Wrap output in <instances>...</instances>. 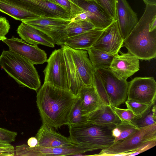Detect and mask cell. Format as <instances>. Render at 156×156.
Listing matches in <instances>:
<instances>
[{
	"label": "cell",
	"mask_w": 156,
	"mask_h": 156,
	"mask_svg": "<svg viewBox=\"0 0 156 156\" xmlns=\"http://www.w3.org/2000/svg\"><path fill=\"white\" fill-rule=\"evenodd\" d=\"M77 95L69 90L44 83L37 91L36 103L43 123L57 129L68 124Z\"/></svg>",
	"instance_id": "obj_1"
},
{
	"label": "cell",
	"mask_w": 156,
	"mask_h": 156,
	"mask_svg": "<svg viewBox=\"0 0 156 156\" xmlns=\"http://www.w3.org/2000/svg\"><path fill=\"white\" fill-rule=\"evenodd\" d=\"M146 5L138 23L124 39L123 46L139 59L149 60L156 57V29L149 30L151 21L156 17V5Z\"/></svg>",
	"instance_id": "obj_2"
},
{
	"label": "cell",
	"mask_w": 156,
	"mask_h": 156,
	"mask_svg": "<svg viewBox=\"0 0 156 156\" xmlns=\"http://www.w3.org/2000/svg\"><path fill=\"white\" fill-rule=\"evenodd\" d=\"M0 66L21 87L37 91L41 86L40 76L34 65L28 60L10 50H3Z\"/></svg>",
	"instance_id": "obj_3"
},
{
	"label": "cell",
	"mask_w": 156,
	"mask_h": 156,
	"mask_svg": "<svg viewBox=\"0 0 156 156\" xmlns=\"http://www.w3.org/2000/svg\"><path fill=\"white\" fill-rule=\"evenodd\" d=\"M116 125L101 126L89 122L68 126L69 137L74 144L84 146L89 151L103 150L111 146L115 138L112 130Z\"/></svg>",
	"instance_id": "obj_4"
},
{
	"label": "cell",
	"mask_w": 156,
	"mask_h": 156,
	"mask_svg": "<svg viewBox=\"0 0 156 156\" xmlns=\"http://www.w3.org/2000/svg\"><path fill=\"white\" fill-rule=\"evenodd\" d=\"M156 140V123L139 128L126 139L114 143L102 150L95 156H116L119 154L133 152L145 143Z\"/></svg>",
	"instance_id": "obj_5"
},
{
	"label": "cell",
	"mask_w": 156,
	"mask_h": 156,
	"mask_svg": "<svg viewBox=\"0 0 156 156\" xmlns=\"http://www.w3.org/2000/svg\"><path fill=\"white\" fill-rule=\"evenodd\" d=\"M47 64L43 71L44 83L58 88L69 90L65 59L62 49H55L47 59Z\"/></svg>",
	"instance_id": "obj_6"
},
{
	"label": "cell",
	"mask_w": 156,
	"mask_h": 156,
	"mask_svg": "<svg viewBox=\"0 0 156 156\" xmlns=\"http://www.w3.org/2000/svg\"><path fill=\"white\" fill-rule=\"evenodd\" d=\"M96 72L101 79L110 106L118 107L125 103L129 82L118 79L108 69H101Z\"/></svg>",
	"instance_id": "obj_7"
},
{
	"label": "cell",
	"mask_w": 156,
	"mask_h": 156,
	"mask_svg": "<svg viewBox=\"0 0 156 156\" xmlns=\"http://www.w3.org/2000/svg\"><path fill=\"white\" fill-rule=\"evenodd\" d=\"M71 21L70 19L58 17H41L22 22L42 32L61 46L68 37L66 27Z\"/></svg>",
	"instance_id": "obj_8"
},
{
	"label": "cell",
	"mask_w": 156,
	"mask_h": 156,
	"mask_svg": "<svg viewBox=\"0 0 156 156\" xmlns=\"http://www.w3.org/2000/svg\"><path fill=\"white\" fill-rule=\"evenodd\" d=\"M156 98L154 78L137 77L129 82L126 100L151 105L155 103Z\"/></svg>",
	"instance_id": "obj_9"
},
{
	"label": "cell",
	"mask_w": 156,
	"mask_h": 156,
	"mask_svg": "<svg viewBox=\"0 0 156 156\" xmlns=\"http://www.w3.org/2000/svg\"><path fill=\"white\" fill-rule=\"evenodd\" d=\"M89 151L87 148L75 144L69 147L46 148L37 146L30 147L27 144L17 146L15 156H65L81 154Z\"/></svg>",
	"instance_id": "obj_10"
},
{
	"label": "cell",
	"mask_w": 156,
	"mask_h": 156,
	"mask_svg": "<svg viewBox=\"0 0 156 156\" xmlns=\"http://www.w3.org/2000/svg\"><path fill=\"white\" fill-rule=\"evenodd\" d=\"M71 0L85 13L87 20L96 28L104 30L115 21L94 0Z\"/></svg>",
	"instance_id": "obj_11"
},
{
	"label": "cell",
	"mask_w": 156,
	"mask_h": 156,
	"mask_svg": "<svg viewBox=\"0 0 156 156\" xmlns=\"http://www.w3.org/2000/svg\"><path fill=\"white\" fill-rule=\"evenodd\" d=\"M3 41L9 47V50L26 58L34 65L42 64L47 62V54L37 45H32L23 40L12 36Z\"/></svg>",
	"instance_id": "obj_12"
},
{
	"label": "cell",
	"mask_w": 156,
	"mask_h": 156,
	"mask_svg": "<svg viewBox=\"0 0 156 156\" xmlns=\"http://www.w3.org/2000/svg\"><path fill=\"white\" fill-rule=\"evenodd\" d=\"M119 80H127L140 70L139 59L128 52L114 55L109 69Z\"/></svg>",
	"instance_id": "obj_13"
},
{
	"label": "cell",
	"mask_w": 156,
	"mask_h": 156,
	"mask_svg": "<svg viewBox=\"0 0 156 156\" xmlns=\"http://www.w3.org/2000/svg\"><path fill=\"white\" fill-rule=\"evenodd\" d=\"M123 41L115 20L104 30L92 47L114 55L123 46Z\"/></svg>",
	"instance_id": "obj_14"
},
{
	"label": "cell",
	"mask_w": 156,
	"mask_h": 156,
	"mask_svg": "<svg viewBox=\"0 0 156 156\" xmlns=\"http://www.w3.org/2000/svg\"><path fill=\"white\" fill-rule=\"evenodd\" d=\"M116 12L119 29L124 39L138 23L137 14L133 11L126 0H116Z\"/></svg>",
	"instance_id": "obj_15"
},
{
	"label": "cell",
	"mask_w": 156,
	"mask_h": 156,
	"mask_svg": "<svg viewBox=\"0 0 156 156\" xmlns=\"http://www.w3.org/2000/svg\"><path fill=\"white\" fill-rule=\"evenodd\" d=\"M36 137L37 146L46 148L69 147L74 145L69 137H67L56 132L53 128L43 124L38 130Z\"/></svg>",
	"instance_id": "obj_16"
},
{
	"label": "cell",
	"mask_w": 156,
	"mask_h": 156,
	"mask_svg": "<svg viewBox=\"0 0 156 156\" xmlns=\"http://www.w3.org/2000/svg\"><path fill=\"white\" fill-rule=\"evenodd\" d=\"M68 47L73 61L84 85L93 86L94 71L87 51Z\"/></svg>",
	"instance_id": "obj_17"
},
{
	"label": "cell",
	"mask_w": 156,
	"mask_h": 156,
	"mask_svg": "<svg viewBox=\"0 0 156 156\" xmlns=\"http://www.w3.org/2000/svg\"><path fill=\"white\" fill-rule=\"evenodd\" d=\"M16 31L21 39L28 44H41L51 48L55 46V42L50 37L24 22H22Z\"/></svg>",
	"instance_id": "obj_18"
},
{
	"label": "cell",
	"mask_w": 156,
	"mask_h": 156,
	"mask_svg": "<svg viewBox=\"0 0 156 156\" xmlns=\"http://www.w3.org/2000/svg\"><path fill=\"white\" fill-rule=\"evenodd\" d=\"M82 108L83 115L87 116L104 105L94 86H83L77 95Z\"/></svg>",
	"instance_id": "obj_19"
},
{
	"label": "cell",
	"mask_w": 156,
	"mask_h": 156,
	"mask_svg": "<svg viewBox=\"0 0 156 156\" xmlns=\"http://www.w3.org/2000/svg\"><path fill=\"white\" fill-rule=\"evenodd\" d=\"M104 30L94 28L80 34L68 37L64 44L76 49L87 50L92 47Z\"/></svg>",
	"instance_id": "obj_20"
},
{
	"label": "cell",
	"mask_w": 156,
	"mask_h": 156,
	"mask_svg": "<svg viewBox=\"0 0 156 156\" xmlns=\"http://www.w3.org/2000/svg\"><path fill=\"white\" fill-rule=\"evenodd\" d=\"M61 46L66 63L69 90L73 94L77 95L80 89L84 85L73 61L68 46L64 44Z\"/></svg>",
	"instance_id": "obj_21"
},
{
	"label": "cell",
	"mask_w": 156,
	"mask_h": 156,
	"mask_svg": "<svg viewBox=\"0 0 156 156\" xmlns=\"http://www.w3.org/2000/svg\"><path fill=\"white\" fill-rule=\"evenodd\" d=\"M87 117L88 122L99 126L116 125L121 122L111 106L105 105Z\"/></svg>",
	"instance_id": "obj_22"
},
{
	"label": "cell",
	"mask_w": 156,
	"mask_h": 156,
	"mask_svg": "<svg viewBox=\"0 0 156 156\" xmlns=\"http://www.w3.org/2000/svg\"><path fill=\"white\" fill-rule=\"evenodd\" d=\"M87 50L95 72L101 69H109L114 55L93 47Z\"/></svg>",
	"instance_id": "obj_23"
},
{
	"label": "cell",
	"mask_w": 156,
	"mask_h": 156,
	"mask_svg": "<svg viewBox=\"0 0 156 156\" xmlns=\"http://www.w3.org/2000/svg\"><path fill=\"white\" fill-rule=\"evenodd\" d=\"M155 103L152 105L141 116L134 117L132 120L131 123L138 128L156 123Z\"/></svg>",
	"instance_id": "obj_24"
},
{
	"label": "cell",
	"mask_w": 156,
	"mask_h": 156,
	"mask_svg": "<svg viewBox=\"0 0 156 156\" xmlns=\"http://www.w3.org/2000/svg\"><path fill=\"white\" fill-rule=\"evenodd\" d=\"M96 28L90 21L86 20L71 21L67 26L68 37L75 36Z\"/></svg>",
	"instance_id": "obj_25"
},
{
	"label": "cell",
	"mask_w": 156,
	"mask_h": 156,
	"mask_svg": "<svg viewBox=\"0 0 156 156\" xmlns=\"http://www.w3.org/2000/svg\"><path fill=\"white\" fill-rule=\"evenodd\" d=\"M87 122V117L83 115L80 101L78 98L70 113L68 126L81 124Z\"/></svg>",
	"instance_id": "obj_26"
},
{
	"label": "cell",
	"mask_w": 156,
	"mask_h": 156,
	"mask_svg": "<svg viewBox=\"0 0 156 156\" xmlns=\"http://www.w3.org/2000/svg\"><path fill=\"white\" fill-rule=\"evenodd\" d=\"M116 126L119 129L120 134L119 137L114 139V143L126 139L139 129L131 122H121Z\"/></svg>",
	"instance_id": "obj_27"
},
{
	"label": "cell",
	"mask_w": 156,
	"mask_h": 156,
	"mask_svg": "<svg viewBox=\"0 0 156 156\" xmlns=\"http://www.w3.org/2000/svg\"><path fill=\"white\" fill-rule=\"evenodd\" d=\"M101 100L105 105L110 106L109 99L101 79L96 72H94L93 85Z\"/></svg>",
	"instance_id": "obj_28"
},
{
	"label": "cell",
	"mask_w": 156,
	"mask_h": 156,
	"mask_svg": "<svg viewBox=\"0 0 156 156\" xmlns=\"http://www.w3.org/2000/svg\"><path fill=\"white\" fill-rule=\"evenodd\" d=\"M125 103L127 108L136 116H141L152 105L127 100Z\"/></svg>",
	"instance_id": "obj_29"
},
{
	"label": "cell",
	"mask_w": 156,
	"mask_h": 156,
	"mask_svg": "<svg viewBox=\"0 0 156 156\" xmlns=\"http://www.w3.org/2000/svg\"><path fill=\"white\" fill-rule=\"evenodd\" d=\"M111 107L115 114L122 122L131 123L132 119L136 116L128 108L124 109L118 107Z\"/></svg>",
	"instance_id": "obj_30"
},
{
	"label": "cell",
	"mask_w": 156,
	"mask_h": 156,
	"mask_svg": "<svg viewBox=\"0 0 156 156\" xmlns=\"http://www.w3.org/2000/svg\"><path fill=\"white\" fill-rule=\"evenodd\" d=\"M94 0L103 8L115 20H117L116 12V0Z\"/></svg>",
	"instance_id": "obj_31"
},
{
	"label": "cell",
	"mask_w": 156,
	"mask_h": 156,
	"mask_svg": "<svg viewBox=\"0 0 156 156\" xmlns=\"http://www.w3.org/2000/svg\"><path fill=\"white\" fill-rule=\"evenodd\" d=\"M17 133L0 128V140L10 144L14 142Z\"/></svg>",
	"instance_id": "obj_32"
},
{
	"label": "cell",
	"mask_w": 156,
	"mask_h": 156,
	"mask_svg": "<svg viewBox=\"0 0 156 156\" xmlns=\"http://www.w3.org/2000/svg\"><path fill=\"white\" fill-rule=\"evenodd\" d=\"M10 25L8 21L5 17H0V41H3L6 38V35L10 29Z\"/></svg>",
	"instance_id": "obj_33"
},
{
	"label": "cell",
	"mask_w": 156,
	"mask_h": 156,
	"mask_svg": "<svg viewBox=\"0 0 156 156\" xmlns=\"http://www.w3.org/2000/svg\"><path fill=\"white\" fill-rule=\"evenodd\" d=\"M156 145V140L149 141L139 147L137 150L130 154L129 156H134L145 151Z\"/></svg>",
	"instance_id": "obj_34"
},
{
	"label": "cell",
	"mask_w": 156,
	"mask_h": 156,
	"mask_svg": "<svg viewBox=\"0 0 156 156\" xmlns=\"http://www.w3.org/2000/svg\"><path fill=\"white\" fill-rule=\"evenodd\" d=\"M52 2L62 6L66 9L70 13L71 5L69 0H50Z\"/></svg>",
	"instance_id": "obj_35"
},
{
	"label": "cell",
	"mask_w": 156,
	"mask_h": 156,
	"mask_svg": "<svg viewBox=\"0 0 156 156\" xmlns=\"http://www.w3.org/2000/svg\"><path fill=\"white\" fill-rule=\"evenodd\" d=\"M27 144L30 147H34L37 146L38 141L36 137H32L29 138L27 140Z\"/></svg>",
	"instance_id": "obj_36"
},
{
	"label": "cell",
	"mask_w": 156,
	"mask_h": 156,
	"mask_svg": "<svg viewBox=\"0 0 156 156\" xmlns=\"http://www.w3.org/2000/svg\"><path fill=\"white\" fill-rule=\"evenodd\" d=\"M156 29V17L151 21L150 26L149 30L151 31Z\"/></svg>",
	"instance_id": "obj_37"
},
{
	"label": "cell",
	"mask_w": 156,
	"mask_h": 156,
	"mask_svg": "<svg viewBox=\"0 0 156 156\" xmlns=\"http://www.w3.org/2000/svg\"><path fill=\"white\" fill-rule=\"evenodd\" d=\"M146 5H156V0H143Z\"/></svg>",
	"instance_id": "obj_38"
}]
</instances>
